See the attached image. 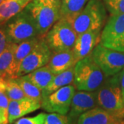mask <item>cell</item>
<instances>
[{"label": "cell", "mask_w": 124, "mask_h": 124, "mask_svg": "<svg viewBox=\"0 0 124 124\" xmlns=\"http://www.w3.org/2000/svg\"><path fill=\"white\" fill-rule=\"evenodd\" d=\"M124 119L113 115L100 107H96L82 114L77 124H121Z\"/></svg>", "instance_id": "4fadbf2b"}, {"label": "cell", "mask_w": 124, "mask_h": 124, "mask_svg": "<svg viewBox=\"0 0 124 124\" xmlns=\"http://www.w3.org/2000/svg\"><path fill=\"white\" fill-rule=\"evenodd\" d=\"M41 107V102L28 97L23 98L19 100L10 101L8 108V124H13L16 120L28 113L38 110Z\"/></svg>", "instance_id": "5bb4252c"}, {"label": "cell", "mask_w": 124, "mask_h": 124, "mask_svg": "<svg viewBox=\"0 0 124 124\" xmlns=\"http://www.w3.org/2000/svg\"><path fill=\"white\" fill-rule=\"evenodd\" d=\"M6 86V80L3 78H0V91L4 93Z\"/></svg>", "instance_id": "1f68e13d"}, {"label": "cell", "mask_w": 124, "mask_h": 124, "mask_svg": "<svg viewBox=\"0 0 124 124\" xmlns=\"http://www.w3.org/2000/svg\"><path fill=\"white\" fill-rule=\"evenodd\" d=\"M75 88L74 85H68L42 98L41 108L50 113L67 115L70 109Z\"/></svg>", "instance_id": "9c48e42d"}, {"label": "cell", "mask_w": 124, "mask_h": 124, "mask_svg": "<svg viewBox=\"0 0 124 124\" xmlns=\"http://www.w3.org/2000/svg\"><path fill=\"white\" fill-rule=\"evenodd\" d=\"M0 78H3V79L6 80V75L1 70H0Z\"/></svg>", "instance_id": "d6a6232c"}, {"label": "cell", "mask_w": 124, "mask_h": 124, "mask_svg": "<svg viewBox=\"0 0 124 124\" xmlns=\"http://www.w3.org/2000/svg\"><path fill=\"white\" fill-rule=\"evenodd\" d=\"M124 124V122H123V123H122V124Z\"/></svg>", "instance_id": "e575fe53"}, {"label": "cell", "mask_w": 124, "mask_h": 124, "mask_svg": "<svg viewBox=\"0 0 124 124\" xmlns=\"http://www.w3.org/2000/svg\"><path fill=\"white\" fill-rule=\"evenodd\" d=\"M97 106L96 91L79 90L75 92L72 99L68 116L72 121L75 120L85 112Z\"/></svg>", "instance_id": "8fae6325"}, {"label": "cell", "mask_w": 124, "mask_h": 124, "mask_svg": "<svg viewBox=\"0 0 124 124\" xmlns=\"http://www.w3.org/2000/svg\"><path fill=\"white\" fill-rule=\"evenodd\" d=\"M108 48L124 51V14L111 15L101 34V42Z\"/></svg>", "instance_id": "ba28073f"}, {"label": "cell", "mask_w": 124, "mask_h": 124, "mask_svg": "<svg viewBox=\"0 0 124 124\" xmlns=\"http://www.w3.org/2000/svg\"><path fill=\"white\" fill-rule=\"evenodd\" d=\"M55 75L47 66L36 69L23 77L31 83L43 90L53 80Z\"/></svg>", "instance_id": "d6986e66"}, {"label": "cell", "mask_w": 124, "mask_h": 124, "mask_svg": "<svg viewBox=\"0 0 124 124\" xmlns=\"http://www.w3.org/2000/svg\"><path fill=\"white\" fill-rule=\"evenodd\" d=\"M91 57L106 77L115 75L124 68V51L108 48L100 43Z\"/></svg>", "instance_id": "52a82bcc"}, {"label": "cell", "mask_w": 124, "mask_h": 124, "mask_svg": "<svg viewBox=\"0 0 124 124\" xmlns=\"http://www.w3.org/2000/svg\"><path fill=\"white\" fill-rule=\"evenodd\" d=\"M120 85L124 102V68L120 72Z\"/></svg>", "instance_id": "4dcf8cb0"}, {"label": "cell", "mask_w": 124, "mask_h": 124, "mask_svg": "<svg viewBox=\"0 0 124 124\" xmlns=\"http://www.w3.org/2000/svg\"><path fill=\"white\" fill-rule=\"evenodd\" d=\"M106 78L90 56L82 59L75 66L74 85L78 90L96 91Z\"/></svg>", "instance_id": "3957f363"}, {"label": "cell", "mask_w": 124, "mask_h": 124, "mask_svg": "<svg viewBox=\"0 0 124 124\" xmlns=\"http://www.w3.org/2000/svg\"><path fill=\"white\" fill-rule=\"evenodd\" d=\"M96 93L98 106L113 115L124 119V102L120 85V72L106 77Z\"/></svg>", "instance_id": "6da1fadb"}, {"label": "cell", "mask_w": 124, "mask_h": 124, "mask_svg": "<svg viewBox=\"0 0 124 124\" xmlns=\"http://www.w3.org/2000/svg\"><path fill=\"white\" fill-rule=\"evenodd\" d=\"M40 39V37H35L19 44H15L14 58L15 66L17 72L23 60L35 48L36 46L39 42Z\"/></svg>", "instance_id": "44dd1931"}, {"label": "cell", "mask_w": 124, "mask_h": 124, "mask_svg": "<svg viewBox=\"0 0 124 124\" xmlns=\"http://www.w3.org/2000/svg\"><path fill=\"white\" fill-rule=\"evenodd\" d=\"M32 0H5L0 4V27L26 8Z\"/></svg>", "instance_id": "2e32d148"}, {"label": "cell", "mask_w": 124, "mask_h": 124, "mask_svg": "<svg viewBox=\"0 0 124 124\" xmlns=\"http://www.w3.org/2000/svg\"><path fill=\"white\" fill-rule=\"evenodd\" d=\"M8 41L3 27H0V54L4 52L8 44Z\"/></svg>", "instance_id": "4316f807"}, {"label": "cell", "mask_w": 124, "mask_h": 124, "mask_svg": "<svg viewBox=\"0 0 124 124\" xmlns=\"http://www.w3.org/2000/svg\"><path fill=\"white\" fill-rule=\"evenodd\" d=\"M103 2L111 15L124 14V0H103Z\"/></svg>", "instance_id": "d4e9b609"}, {"label": "cell", "mask_w": 124, "mask_h": 124, "mask_svg": "<svg viewBox=\"0 0 124 124\" xmlns=\"http://www.w3.org/2000/svg\"><path fill=\"white\" fill-rule=\"evenodd\" d=\"M77 37L71 23L60 18L49 30L45 39L52 52H59L72 50Z\"/></svg>", "instance_id": "5b68a950"}, {"label": "cell", "mask_w": 124, "mask_h": 124, "mask_svg": "<svg viewBox=\"0 0 124 124\" xmlns=\"http://www.w3.org/2000/svg\"><path fill=\"white\" fill-rule=\"evenodd\" d=\"M39 1L42 3L52 5L59 8H61V5H62V0H39Z\"/></svg>", "instance_id": "f546056e"}, {"label": "cell", "mask_w": 124, "mask_h": 124, "mask_svg": "<svg viewBox=\"0 0 124 124\" xmlns=\"http://www.w3.org/2000/svg\"><path fill=\"white\" fill-rule=\"evenodd\" d=\"M19 85L21 86L26 97L31 98L35 101L41 102L42 101V90L38 87L26 79L23 76L15 78Z\"/></svg>", "instance_id": "7402d4cb"}, {"label": "cell", "mask_w": 124, "mask_h": 124, "mask_svg": "<svg viewBox=\"0 0 124 124\" xmlns=\"http://www.w3.org/2000/svg\"><path fill=\"white\" fill-rule=\"evenodd\" d=\"M8 124V110L0 108V124Z\"/></svg>", "instance_id": "f1b7e54d"}, {"label": "cell", "mask_w": 124, "mask_h": 124, "mask_svg": "<svg viewBox=\"0 0 124 124\" xmlns=\"http://www.w3.org/2000/svg\"><path fill=\"white\" fill-rule=\"evenodd\" d=\"M4 93L10 101L19 100L26 97L21 86L19 85L15 79H9L6 80V86Z\"/></svg>", "instance_id": "603a6c76"}, {"label": "cell", "mask_w": 124, "mask_h": 124, "mask_svg": "<svg viewBox=\"0 0 124 124\" xmlns=\"http://www.w3.org/2000/svg\"><path fill=\"white\" fill-rule=\"evenodd\" d=\"M72 119L66 115L58 113L46 114L44 124H72Z\"/></svg>", "instance_id": "cb8c5ba5"}, {"label": "cell", "mask_w": 124, "mask_h": 124, "mask_svg": "<svg viewBox=\"0 0 124 124\" xmlns=\"http://www.w3.org/2000/svg\"><path fill=\"white\" fill-rule=\"evenodd\" d=\"M77 60L72 50L53 52L47 66L56 75L75 66Z\"/></svg>", "instance_id": "9a60e30c"}, {"label": "cell", "mask_w": 124, "mask_h": 124, "mask_svg": "<svg viewBox=\"0 0 124 124\" xmlns=\"http://www.w3.org/2000/svg\"><path fill=\"white\" fill-rule=\"evenodd\" d=\"M25 9L35 23L40 38H44L49 30L60 19V8L39 0H32Z\"/></svg>", "instance_id": "8992f818"}, {"label": "cell", "mask_w": 124, "mask_h": 124, "mask_svg": "<svg viewBox=\"0 0 124 124\" xmlns=\"http://www.w3.org/2000/svg\"><path fill=\"white\" fill-rule=\"evenodd\" d=\"M89 0H62L60 18L70 22L84 9Z\"/></svg>", "instance_id": "ffe728a7"}, {"label": "cell", "mask_w": 124, "mask_h": 124, "mask_svg": "<svg viewBox=\"0 0 124 124\" xmlns=\"http://www.w3.org/2000/svg\"><path fill=\"white\" fill-rule=\"evenodd\" d=\"M74 75L75 67L70 68L60 74L56 75L50 81V83L48 85V86L41 91L42 98L48 96L51 93L57 91V90L66 85H70L72 83H74Z\"/></svg>", "instance_id": "ac0fdd59"}, {"label": "cell", "mask_w": 124, "mask_h": 124, "mask_svg": "<svg viewBox=\"0 0 124 124\" xmlns=\"http://www.w3.org/2000/svg\"><path fill=\"white\" fill-rule=\"evenodd\" d=\"M10 103V99L4 92L0 91V108L8 110Z\"/></svg>", "instance_id": "83f0119b"}, {"label": "cell", "mask_w": 124, "mask_h": 124, "mask_svg": "<svg viewBox=\"0 0 124 124\" xmlns=\"http://www.w3.org/2000/svg\"><path fill=\"white\" fill-rule=\"evenodd\" d=\"M3 28L10 43L19 44L39 37L35 23L26 9L8 20Z\"/></svg>", "instance_id": "277c9868"}, {"label": "cell", "mask_w": 124, "mask_h": 124, "mask_svg": "<svg viewBox=\"0 0 124 124\" xmlns=\"http://www.w3.org/2000/svg\"><path fill=\"white\" fill-rule=\"evenodd\" d=\"M15 48V44L9 42L4 52L0 54V70L6 75V80L17 78V70L14 58Z\"/></svg>", "instance_id": "e0dca14e"}, {"label": "cell", "mask_w": 124, "mask_h": 124, "mask_svg": "<svg viewBox=\"0 0 124 124\" xmlns=\"http://www.w3.org/2000/svg\"><path fill=\"white\" fill-rule=\"evenodd\" d=\"M101 30H96L78 35L72 49L77 62L91 55L94 49L101 42Z\"/></svg>", "instance_id": "7c38bea8"}, {"label": "cell", "mask_w": 124, "mask_h": 124, "mask_svg": "<svg viewBox=\"0 0 124 124\" xmlns=\"http://www.w3.org/2000/svg\"><path fill=\"white\" fill-rule=\"evenodd\" d=\"M4 1L5 0H0V4H2Z\"/></svg>", "instance_id": "836d02e7"}, {"label": "cell", "mask_w": 124, "mask_h": 124, "mask_svg": "<svg viewBox=\"0 0 124 124\" xmlns=\"http://www.w3.org/2000/svg\"><path fill=\"white\" fill-rule=\"evenodd\" d=\"M106 17V8L101 0H89L84 9L70 22L79 35L88 31L101 30Z\"/></svg>", "instance_id": "7a4b0ae2"}, {"label": "cell", "mask_w": 124, "mask_h": 124, "mask_svg": "<svg viewBox=\"0 0 124 124\" xmlns=\"http://www.w3.org/2000/svg\"><path fill=\"white\" fill-rule=\"evenodd\" d=\"M52 53L53 52L47 44L45 37L41 38L35 48L22 61L17 74V78L46 66Z\"/></svg>", "instance_id": "30bf717a"}, {"label": "cell", "mask_w": 124, "mask_h": 124, "mask_svg": "<svg viewBox=\"0 0 124 124\" xmlns=\"http://www.w3.org/2000/svg\"><path fill=\"white\" fill-rule=\"evenodd\" d=\"M46 115L45 113H40L35 116L20 118L13 124H44Z\"/></svg>", "instance_id": "484cf974"}]
</instances>
